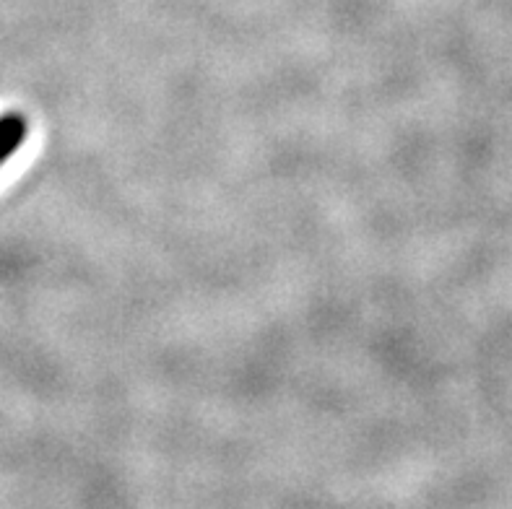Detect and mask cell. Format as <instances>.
Masks as SVG:
<instances>
[{"label":"cell","mask_w":512,"mask_h":509,"mask_svg":"<svg viewBox=\"0 0 512 509\" xmlns=\"http://www.w3.org/2000/svg\"><path fill=\"white\" fill-rule=\"evenodd\" d=\"M26 136H29V123L21 112L0 115V167L24 146Z\"/></svg>","instance_id":"obj_1"}]
</instances>
